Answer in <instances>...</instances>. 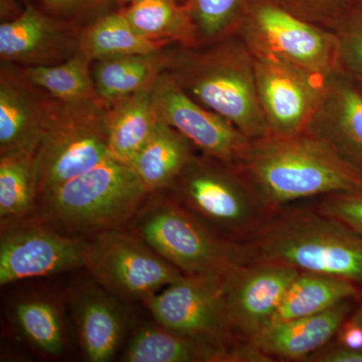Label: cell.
Returning a JSON list of instances; mask_svg holds the SVG:
<instances>
[{
  "label": "cell",
  "instance_id": "cell-1",
  "mask_svg": "<svg viewBox=\"0 0 362 362\" xmlns=\"http://www.w3.org/2000/svg\"><path fill=\"white\" fill-rule=\"evenodd\" d=\"M235 165L271 214L326 195L362 190V173L307 131L250 140Z\"/></svg>",
  "mask_w": 362,
  "mask_h": 362
},
{
  "label": "cell",
  "instance_id": "cell-2",
  "mask_svg": "<svg viewBox=\"0 0 362 362\" xmlns=\"http://www.w3.org/2000/svg\"><path fill=\"white\" fill-rule=\"evenodd\" d=\"M164 70L188 96L250 140L269 134L257 90L254 54L239 33L201 47L166 49Z\"/></svg>",
  "mask_w": 362,
  "mask_h": 362
},
{
  "label": "cell",
  "instance_id": "cell-3",
  "mask_svg": "<svg viewBox=\"0 0 362 362\" xmlns=\"http://www.w3.org/2000/svg\"><path fill=\"white\" fill-rule=\"evenodd\" d=\"M245 244L252 262L337 276L362 290V235L321 213L314 204L299 202L279 209Z\"/></svg>",
  "mask_w": 362,
  "mask_h": 362
},
{
  "label": "cell",
  "instance_id": "cell-4",
  "mask_svg": "<svg viewBox=\"0 0 362 362\" xmlns=\"http://www.w3.org/2000/svg\"><path fill=\"white\" fill-rule=\"evenodd\" d=\"M148 192L130 164L107 157L40 199L35 216L71 237H92L129 223Z\"/></svg>",
  "mask_w": 362,
  "mask_h": 362
},
{
  "label": "cell",
  "instance_id": "cell-5",
  "mask_svg": "<svg viewBox=\"0 0 362 362\" xmlns=\"http://www.w3.org/2000/svg\"><path fill=\"white\" fill-rule=\"evenodd\" d=\"M128 230L187 276L223 278L252 262L246 244L221 237L168 192L148 194Z\"/></svg>",
  "mask_w": 362,
  "mask_h": 362
},
{
  "label": "cell",
  "instance_id": "cell-6",
  "mask_svg": "<svg viewBox=\"0 0 362 362\" xmlns=\"http://www.w3.org/2000/svg\"><path fill=\"white\" fill-rule=\"evenodd\" d=\"M168 192L214 233L240 244L249 242L272 214L237 165L202 153Z\"/></svg>",
  "mask_w": 362,
  "mask_h": 362
},
{
  "label": "cell",
  "instance_id": "cell-7",
  "mask_svg": "<svg viewBox=\"0 0 362 362\" xmlns=\"http://www.w3.org/2000/svg\"><path fill=\"white\" fill-rule=\"evenodd\" d=\"M101 99L66 103L54 99L35 154L37 204L64 183L111 156L107 116Z\"/></svg>",
  "mask_w": 362,
  "mask_h": 362
},
{
  "label": "cell",
  "instance_id": "cell-8",
  "mask_svg": "<svg viewBox=\"0 0 362 362\" xmlns=\"http://www.w3.org/2000/svg\"><path fill=\"white\" fill-rule=\"evenodd\" d=\"M144 303L159 325L225 350L230 362L252 361L249 345L233 331L223 278L185 276Z\"/></svg>",
  "mask_w": 362,
  "mask_h": 362
},
{
  "label": "cell",
  "instance_id": "cell-9",
  "mask_svg": "<svg viewBox=\"0 0 362 362\" xmlns=\"http://www.w3.org/2000/svg\"><path fill=\"white\" fill-rule=\"evenodd\" d=\"M237 33L252 54L281 59L323 80L340 73L334 33L293 16L273 0H251Z\"/></svg>",
  "mask_w": 362,
  "mask_h": 362
},
{
  "label": "cell",
  "instance_id": "cell-10",
  "mask_svg": "<svg viewBox=\"0 0 362 362\" xmlns=\"http://www.w3.org/2000/svg\"><path fill=\"white\" fill-rule=\"evenodd\" d=\"M84 268L106 291L131 301H146L187 276L123 226L87 240Z\"/></svg>",
  "mask_w": 362,
  "mask_h": 362
},
{
  "label": "cell",
  "instance_id": "cell-11",
  "mask_svg": "<svg viewBox=\"0 0 362 362\" xmlns=\"http://www.w3.org/2000/svg\"><path fill=\"white\" fill-rule=\"evenodd\" d=\"M87 240L54 230L35 214L1 223L0 285L84 268Z\"/></svg>",
  "mask_w": 362,
  "mask_h": 362
},
{
  "label": "cell",
  "instance_id": "cell-12",
  "mask_svg": "<svg viewBox=\"0 0 362 362\" xmlns=\"http://www.w3.org/2000/svg\"><path fill=\"white\" fill-rule=\"evenodd\" d=\"M157 116L194 144L199 153L239 163L250 139L232 123L197 103L164 70L152 88Z\"/></svg>",
  "mask_w": 362,
  "mask_h": 362
},
{
  "label": "cell",
  "instance_id": "cell-13",
  "mask_svg": "<svg viewBox=\"0 0 362 362\" xmlns=\"http://www.w3.org/2000/svg\"><path fill=\"white\" fill-rule=\"evenodd\" d=\"M252 54L259 104L269 134L304 132L320 102L326 78L267 54Z\"/></svg>",
  "mask_w": 362,
  "mask_h": 362
},
{
  "label": "cell",
  "instance_id": "cell-14",
  "mask_svg": "<svg viewBox=\"0 0 362 362\" xmlns=\"http://www.w3.org/2000/svg\"><path fill=\"white\" fill-rule=\"evenodd\" d=\"M300 271L274 262L254 261L223 278V289L235 337L252 342L270 326Z\"/></svg>",
  "mask_w": 362,
  "mask_h": 362
},
{
  "label": "cell",
  "instance_id": "cell-15",
  "mask_svg": "<svg viewBox=\"0 0 362 362\" xmlns=\"http://www.w3.org/2000/svg\"><path fill=\"white\" fill-rule=\"evenodd\" d=\"M23 71L2 68L0 76V156L35 154L54 106V98Z\"/></svg>",
  "mask_w": 362,
  "mask_h": 362
},
{
  "label": "cell",
  "instance_id": "cell-16",
  "mask_svg": "<svg viewBox=\"0 0 362 362\" xmlns=\"http://www.w3.org/2000/svg\"><path fill=\"white\" fill-rule=\"evenodd\" d=\"M362 173V90L337 73L324 81L322 96L305 130Z\"/></svg>",
  "mask_w": 362,
  "mask_h": 362
},
{
  "label": "cell",
  "instance_id": "cell-17",
  "mask_svg": "<svg viewBox=\"0 0 362 362\" xmlns=\"http://www.w3.org/2000/svg\"><path fill=\"white\" fill-rule=\"evenodd\" d=\"M356 300L340 302L315 315L273 324L252 343L271 361H306L332 341L354 312Z\"/></svg>",
  "mask_w": 362,
  "mask_h": 362
},
{
  "label": "cell",
  "instance_id": "cell-18",
  "mask_svg": "<svg viewBox=\"0 0 362 362\" xmlns=\"http://www.w3.org/2000/svg\"><path fill=\"white\" fill-rule=\"evenodd\" d=\"M71 308L88 361H111L126 329L125 313L117 297L100 285H83L71 293Z\"/></svg>",
  "mask_w": 362,
  "mask_h": 362
},
{
  "label": "cell",
  "instance_id": "cell-19",
  "mask_svg": "<svg viewBox=\"0 0 362 362\" xmlns=\"http://www.w3.org/2000/svg\"><path fill=\"white\" fill-rule=\"evenodd\" d=\"M64 21L47 16L30 1L21 13L0 25V57L6 63L42 65L63 45Z\"/></svg>",
  "mask_w": 362,
  "mask_h": 362
},
{
  "label": "cell",
  "instance_id": "cell-20",
  "mask_svg": "<svg viewBox=\"0 0 362 362\" xmlns=\"http://www.w3.org/2000/svg\"><path fill=\"white\" fill-rule=\"evenodd\" d=\"M197 151L185 135L159 119L151 137L130 165L149 194L168 192Z\"/></svg>",
  "mask_w": 362,
  "mask_h": 362
},
{
  "label": "cell",
  "instance_id": "cell-21",
  "mask_svg": "<svg viewBox=\"0 0 362 362\" xmlns=\"http://www.w3.org/2000/svg\"><path fill=\"white\" fill-rule=\"evenodd\" d=\"M166 47L147 54L111 57L92 62L98 96L110 105L117 100L151 90L165 69Z\"/></svg>",
  "mask_w": 362,
  "mask_h": 362
},
{
  "label": "cell",
  "instance_id": "cell-22",
  "mask_svg": "<svg viewBox=\"0 0 362 362\" xmlns=\"http://www.w3.org/2000/svg\"><path fill=\"white\" fill-rule=\"evenodd\" d=\"M158 120L152 89L109 105L107 132L111 156L124 163H132L151 137Z\"/></svg>",
  "mask_w": 362,
  "mask_h": 362
},
{
  "label": "cell",
  "instance_id": "cell-23",
  "mask_svg": "<svg viewBox=\"0 0 362 362\" xmlns=\"http://www.w3.org/2000/svg\"><path fill=\"white\" fill-rule=\"evenodd\" d=\"M126 362H230V354L156 324H145L130 338Z\"/></svg>",
  "mask_w": 362,
  "mask_h": 362
},
{
  "label": "cell",
  "instance_id": "cell-24",
  "mask_svg": "<svg viewBox=\"0 0 362 362\" xmlns=\"http://www.w3.org/2000/svg\"><path fill=\"white\" fill-rule=\"evenodd\" d=\"M362 290L347 279L300 272L286 292L270 325L328 310L340 302L358 299Z\"/></svg>",
  "mask_w": 362,
  "mask_h": 362
},
{
  "label": "cell",
  "instance_id": "cell-25",
  "mask_svg": "<svg viewBox=\"0 0 362 362\" xmlns=\"http://www.w3.org/2000/svg\"><path fill=\"white\" fill-rule=\"evenodd\" d=\"M136 32L162 44L197 47V33L185 4L175 0H134L120 7Z\"/></svg>",
  "mask_w": 362,
  "mask_h": 362
},
{
  "label": "cell",
  "instance_id": "cell-26",
  "mask_svg": "<svg viewBox=\"0 0 362 362\" xmlns=\"http://www.w3.org/2000/svg\"><path fill=\"white\" fill-rule=\"evenodd\" d=\"M166 47L168 45L140 35L120 9L99 16L78 39V52L90 62L128 54H154Z\"/></svg>",
  "mask_w": 362,
  "mask_h": 362
},
{
  "label": "cell",
  "instance_id": "cell-27",
  "mask_svg": "<svg viewBox=\"0 0 362 362\" xmlns=\"http://www.w3.org/2000/svg\"><path fill=\"white\" fill-rule=\"evenodd\" d=\"M92 62L78 52L59 65L26 66V78L47 95L66 103L100 99L93 80Z\"/></svg>",
  "mask_w": 362,
  "mask_h": 362
},
{
  "label": "cell",
  "instance_id": "cell-28",
  "mask_svg": "<svg viewBox=\"0 0 362 362\" xmlns=\"http://www.w3.org/2000/svg\"><path fill=\"white\" fill-rule=\"evenodd\" d=\"M35 209V154L0 156V221L28 218Z\"/></svg>",
  "mask_w": 362,
  "mask_h": 362
},
{
  "label": "cell",
  "instance_id": "cell-29",
  "mask_svg": "<svg viewBox=\"0 0 362 362\" xmlns=\"http://www.w3.org/2000/svg\"><path fill=\"white\" fill-rule=\"evenodd\" d=\"M13 318L23 337L35 349L58 356L65 346V332L56 305L42 298L21 300L14 305Z\"/></svg>",
  "mask_w": 362,
  "mask_h": 362
},
{
  "label": "cell",
  "instance_id": "cell-30",
  "mask_svg": "<svg viewBox=\"0 0 362 362\" xmlns=\"http://www.w3.org/2000/svg\"><path fill=\"white\" fill-rule=\"evenodd\" d=\"M251 0H183L197 33V47L238 32Z\"/></svg>",
  "mask_w": 362,
  "mask_h": 362
},
{
  "label": "cell",
  "instance_id": "cell-31",
  "mask_svg": "<svg viewBox=\"0 0 362 362\" xmlns=\"http://www.w3.org/2000/svg\"><path fill=\"white\" fill-rule=\"evenodd\" d=\"M329 30L337 39L340 73L362 81V7H351Z\"/></svg>",
  "mask_w": 362,
  "mask_h": 362
},
{
  "label": "cell",
  "instance_id": "cell-32",
  "mask_svg": "<svg viewBox=\"0 0 362 362\" xmlns=\"http://www.w3.org/2000/svg\"><path fill=\"white\" fill-rule=\"evenodd\" d=\"M288 13L313 25L330 28L351 8V0H273Z\"/></svg>",
  "mask_w": 362,
  "mask_h": 362
},
{
  "label": "cell",
  "instance_id": "cell-33",
  "mask_svg": "<svg viewBox=\"0 0 362 362\" xmlns=\"http://www.w3.org/2000/svg\"><path fill=\"white\" fill-rule=\"evenodd\" d=\"M314 206L362 235V190L326 195L316 199Z\"/></svg>",
  "mask_w": 362,
  "mask_h": 362
},
{
  "label": "cell",
  "instance_id": "cell-34",
  "mask_svg": "<svg viewBox=\"0 0 362 362\" xmlns=\"http://www.w3.org/2000/svg\"><path fill=\"white\" fill-rule=\"evenodd\" d=\"M117 0H39L44 13L61 21H77L103 14Z\"/></svg>",
  "mask_w": 362,
  "mask_h": 362
},
{
  "label": "cell",
  "instance_id": "cell-35",
  "mask_svg": "<svg viewBox=\"0 0 362 362\" xmlns=\"http://www.w3.org/2000/svg\"><path fill=\"white\" fill-rule=\"evenodd\" d=\"M306 361L310 362H362V350L349 349L338 344H327L312 354Z\"/></svg>",
  "mask_w": 362,
  "mask_h": 362
},
{
  "label": "cell",
  "instance_id": "cell-36",
  "mask_svg": "<svg viewBox=\"0 0 362 362\" xmlns=\"http://www.w3.org/2000/svg\"><path fill=\"white\" fill-rule=\"evenodd\" d=\"M337 343L349 349L362 350V327L354 322L350 316L338 329Z\"/></svg>",
  "mask_w": 362,
  "mask_h": 362
},
{
  "label": "cell",
  "instance_id": "cell-37",
  "mask_svg": "<svg viewBox=\"0 0 362 362\" xmlns=\"http://www.w3.org/2000/svg\"><path fill=\"white\" fill-rule=\"evenodd\" d=\"M350 318L362 327V294L356 300V307H354Z\"/></svg>",
  "mask_w": 362,
  "mask_h": 362
},
{
  "label": "cell",
  "instance_id": "cell-38",
  "mask_svg": "<svg viewBox=\"0 0 362 362\" xmlns=\"http://www.w3.org/2000/svg\"><path fill=\"white\" fill-rule=\"evenodd\" d=\"M134 1V0H117V6L123 7L129 4L130 2ZM175 1L181 2L183 4V0H175Z\"/></svg>",
  "mask_w": 362,
  "mask_h": 362
},
{
  "label": "cell",
  "instance_id": "cell-39",
  "mask_svg": "<svg viewBox=\"0 0 362 362\" xmlns=\"http://www.w3.org/2000/svg\"><path fill=\"white\" fill-rule=\"evenodd\" d=\"M352 6L362 7V0H351Z\"/></svg>",
  "mask_w": 362,
  "mask_h": 362
},
{
  "label": "cell",
  "instance_id": "cell-40",
  "mask_svg": "<svg viewBox=\"0 0 362 362\" xmlns=\"http://www.w3.org/2000/svg\"><path fill=\"white\" fill-rule=\"evenodd\" d=\"M354 82H356V81H354ZM356 84L358 86L359 89L362 90V81H357V82H356Z\"/></svg>",
  "mask_w": 362,
  "mask_h": 362
}]
</instances>
